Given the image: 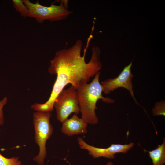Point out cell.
Listing matches in <instances>:
<instances>
[{
  "mask_svg": "<svg viewBox=\"0 0 165 165\" xmlns=\"http://www.w3.org/2000/svg\"><path fill=\"white\" fill-rule=\"evenodd\" d=\"M51 116L49 112L36 111L33 114L35 140L39 148L38 155L33 160L39 165H44L47 154L46 143L53 133V127L50 121Z\"/></svg>",
  "mask_w": 165,
  "mask_h": 165,
  "instance_id": "4",
  "label": "cell"
},
{
  "mask_svg": "<svg viewBox=\"0 0 165 165\" xmlns=\"http://www.w3.org/2000/svg\"><path fill=\"white\" fill-rule=\"evenodd\" d=\"M8 99L7 97H4L0 101V125L3 124L4 122V118L3 108L7 103Z\"/></svg>",
  "mask_w": 165,
  "mask_h": 165,
  "instance_id": "13",
  "label": "cell"
},
{
  "mask_svg": "<svg viewBox=\"0 0 165 165\" xmlns=\"http://www.w3.org/2000/svg\"><path fill=\"white\" fill-rule=\"evenodd\" d=\"M153 115H162L165 116V102L162 101L156 103L155 106L152 110Z\"/></svg>",
  "mask_w": 165,
  "mask_h": 165,
  "instance_id": "12",
  "label": "cell"
},
{
  "mask_svg": "<svg viewBox=\"0 0 165 165\" xmlns=\"http://www.w3.org/2000/svg\"><path fill=\"white\" fill-rule=\"evenodd\" d=\"M106 165H113V164L111 162H109L107 163Z\"/></svg>",
  "mask_w": 165,
  "mask_h": 165,
  "instance_id": "14",
  "label": "cell"
},
{
  "mask_svg": "<svg viewBox=\"0 0 165 165\" xmlns=\"http://www.w3.org/2000/svg\"><path fill=\"white\" fill-rule=\"evenodd\" d=\"M0 165H23L18 157L7 158L0 153Z\"/></svg>",
  "mask_w": 165,
  "mask_h": 165,
  "instance_id": "11",
  "label": "cell"
},
{
  "mask_svg": "<svg viewBox=\"0 0 165 165\" xmlns=\"http://www.w3.org/2000/svg\"><path fill=\"white\" fill-rule=\"evenodd\" d=\"M57 120L63 123L72 113L80 112L76 90L71 86L63 89L56 97L53 104Z\"/></svg>",
  "mask_w": 165,
  "mask_h": 165,
  "instance_id": "5",
  "label": "cell"
},
{
  "mask_svg": "<svg viewBox=\"0 0 165 165\" xmlns=\"http://www.w3.org/2000/svg\"><path fill=\"white\" fill-rule=\"evenodd\" d=\"M163 143L158 145L154 149L147 151L151 158L153 165H163L165 163V140Z\"/></svg>",
  "mask_w": 165,
  "mask_h": 165,
  "instance_id": "9",
  "label": "cell"
},
{
  "mask_svg": "<svg viewBox=\"0 0 165 165\" xmlns=\"http://www.w3.org/2000/svg\"><path fill=\"white\" fill-rule=\"evenodd\" d=\"M132 65L131 62L128 66H126L117 77L101 82V84L102 87V92L105 94H108L118 88H125L129 91L135 102L138 104L133 89L132 80L134 75L131 69Z\"/></svg>",
  "mask_w": 165,
  "mask_h": 165,
  "instance_id": "6",
  "label": "cell"
},
{
  "mask_svg": "<svg viewBox=\"0 0 165 165\" xmlns=\"http://www.w3.org/2000/svg\"><path fill=\"white\" fill-rule=\"evenodd\" d=\"M100 74L98 72L90 83L83 84L76 89L82 118L90 124H96L98 122L95 113V109L97 108L96 104L98 100L101 99L108 104L115 102L112 99L102 96V87L99 81Z\"/></svg>",
  "mask_w": 165,
  "mask_h": 165,
  "instance_id": "2",
  "label": "cell"
},
{
  "mask_svg": "<svg viewBox=\"0 0 165 165\" xmlns=\"http://www.w3.org/2000/svg\"><path fill=\"white\" fill-rule=\"evenodd\" d=\"M13 6L16 10L24 18L28 17L29 10L24 3L23 0H13Z\"/></svg>",
  "mask_w": 165,
  "mask_h": 165,
  "instance_id": "10",
  "label": "cell"
},
{
  "mask_svg": "<svg viewBox=\"0 0 165 165\" xmlns=\"http://www.w3.org/2000/svg\"><path fill=\"white\" fill-rule=\"evenodd\" d=\"M62 123L61 131L69 136L84 134L87 132V123L82 118H79L74 114L70 118Z\"/></svg>",
  "mask_w": 165,
  "mask_h": 165,
  "instance_id": "8",
  "label": "cell"
},
{
  "mask_svg": "<svg viewBox=\"0 0 165 165\" xmlns=\"http://www.w3.org/2000/svg\"><path fill=\"white\" fill-rule=\"evenodd\" d=\"M92 36L88 39L87 45L81 56L82 42L78 40L71 47L57 51L53 58L50 61L48 69L51 74L57 75L50 96L48 100L43 104L35 103L31 108L36 111L51 112L53 110L54 101L64 88L71 84L76 90L81 85L87 83L101 68L100 61L101 51L97 47L92 49V56L90 61H85L87 49Z\"/></svg>",
  "mask_w": 165,
  "mask_h": 165,
  "instance_id": "1",
  "label": "cell"
},
{
  "mask_svg": "<svg viewBox=\"0 0 165 165\" xmlns=\"http://www.w3.org/2000/svg\"><path fill=\"white\" fill-rule=\"evenodd\" d=\"M77 141L80 148L87 150L89 155L94 158L104 157L113 159L116 153H126L134 145L133 142L125 145L112 144L108 148H100L89 145L81 137H78Z\"/></svg>",
  "mask_w": 165,
  "mask_h": 165,
  "instance_id": "7",
  "label": "cell"
},
{
  "mask_svg": "<svg viewBox=\"0 0 165 165\" xmlns=\"http://www.w3.org/2000/svg\"><path fill=\"white\" fill-rule=\"evenodd\" d=\"M61 1L59 5L52 3L46 6L40 4L38 1L34 3L29 0H23L29 10L28 17L35 18L39 23L47 20L51 22L61 21L69 16L72 12L68 9V1Z\"/></svg>",
  "mask_w": 165,
  "mask_h": 165,
  "instance_id": "3",
  "label": "cell"
}]
</instances>
